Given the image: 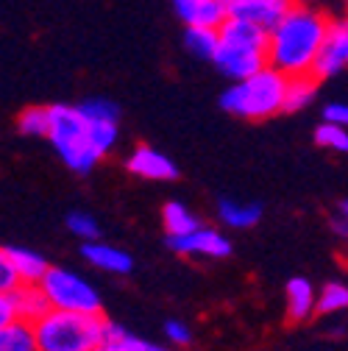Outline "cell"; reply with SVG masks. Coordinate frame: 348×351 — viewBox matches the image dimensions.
Listing matches in <instances>:
<instances>
[{"mask_svg":"<svg viewBox=\"0 0 348 351\" xmlns=\"http://www.w3.org/2000/svg\"><path fill=\"white\" fill-rule=\"evenodd\" d=\"M332 20L310 6L298 3L273 31L268 39V64L284 73L287 78L295 75H315V64L321 48L326 42Z\"/></svg>","mask_w":348,"mask_h":351,"instance_id":"6da1fadb","label":"cell"},{"mask_svg":"<svg viewBox=\"0 0 348 351\" xmlns=\"http://www.w3.org/2000/svg\"><path fill=\"white\" fill-rule=\"evenodd\" d=\"M290 78L279 73L276 67H265L251 78L232 81V86L221 95V106L245 120H268L279 112H284Z\"/></svg>","mask_w":348,"mask_h":351,"instance_id":"7a4b0ae2","label":"cell"},{"mask_svg":"<svg viewBox=\"0 0 348 351\" xmlns=\"http://www.w3.org/2000/svg\"><path fill=\"white\" fill-rule=\"evenodd\" d=\"M103 315L51 310L34 324L39 351H95L106 335Z\"/></svg>","mask_w":348,"mask_h":351,"instance_id":"3957f363","label":"cell"},{"mask_svg":"<svg viewBox=\"0 0 348 351\" xmlns=\"http://www.w3.org/2000/svg\"><path fill=\"white\" fill-rule=\"evenodd\" d=\"M48 140L73 173H90L101 162V154L95 151L90 137V123H86L78 106H64V104L51 106Z\"/></svg>","mask_w":348,"mask_h":351,"instance_id":"277c9868","label":"cell"},{"mask_svg":"<svg viewBox=\"0 0 348 351\" xmlns=\"http://www.w3.org/2000/svg\"><path fill=\"white\" fill-rule=\"evenodd\" d=\"M39 285H42V290H45L53 310L101 315V295L84 276H78L67 268L51 265V271L45 274V279H42Z\"/></svg>","mask_w":348,"mask_h":351,"instance_id":"5b68a950","label":"cell"},{"mask_svg":"<svg viewBox=\"0 0 348 351\" xmlns=\"http://www.w3.org/2000/svg\"><path fill=\"white\" fill-rule=\"evenodd\" d=\"M217 73H223L232 81H243L256 75L259 70L271 67L268 64V51H259V48H243V45H232V42L221 39V51L212 59Z\"/></svg>","mask_w":348,"mask_h":351,"instance_id":"8992f818","label":"cell"},{"mask_svg":"<svg viewBox=\"0 0 348 351\" xmlns=\"http://www.w3.org/2000/svg\"><path fill=\"white\" fill-rule=\"evenodd\" d=\"M167 245L176 254H187V256H209V259H223L232 254V243L223 232L217 229H195L190 234H179V237H167Z\"/></svg>","mask_w":348,"mask_h":351,"instance_id":"52a82bcc","label":"cell"},{"mask_svg":"<svg viewBox=\"0 0 348 351\" xmlns=\"http://www.w3.org/2000/svg\"><path fill=\"white\" fill-rule=\"evenodd\" d=\"M345 67H348V14L340 20H332L326 42L318 56V64H315V75L332 78V75L343 73Z\"/></svg>","mask_w":348,"mask_h":351,"instance_id":"ba28073f","label":"cell"},{"mask_svg":"<svg viewBox=\"0 0 348 351\" xmlns=\"http://www.w3.org/2000/svg\"><path fill=\"white\" fill-rule=\"evenodd\" d=\"M295 6L298 0H240V3L229 6V17H243L262 25L265 31H273Z\"/></svg>","mask_w":348,"mask_h":351,"instance_id":"9c48e42d","label":"cell"},{"mask_svg":"<svg viewBox=\"0 0 348 351\" xmlns=\"http://www.w3.org/2000/svg\"><path fill=\"white\" fill-rule=\"evenodd\" d=\"M173 12L187 28H221L229 20L223 0H173Z\"/></svg>","mask_w":348,"mask_h":351,"instance_id":"30bf717a","label":"cell"},{"mask_svg":"<svg viewBox=\"0 0 348 351\" xmlns=\"http://www.w3.org/2000/svg\"><path fill=\"white\" fill-rule=\"evenodd\" d=\"M125 167L134 176H140V179H151V182H170L179 176V167L170 162V156H164L162 151H156L151 145L134 148L132 156L125 159Z\"/></svg>","mask_w":348,"mask_h":351,"instance_id":"8fae6325","label":"cell"},{"mask_svg":"<svg viewBox=\"0 0 348 351\" xmlns=\"http://www.w3.org/2000/svg\"><path fill=\"white\" fill-rule=\"evenodd\" d=\"M81 254H84V259L90 262L92 268H101V271H106V274H132V268H134L132 254L120 251L117 245L98 243V240L84 243V245H81Z\"/></svg>","mask_w":348,"mask_h":351,"instance_id":"7c38bea8","label":"cell"},{"mask_svg":"<svg viewBox=\"0 0 348 351\" xmlns=\"http://www.w3.org/2000/svg\"><path fill=\"white\" fill-rule=\"evenodd\" d=\"M0 256L12 262L25 285H39L42 279H45V274L51 271V265L45 262V256L36 254V251H31V248H23V245H3Z\"/></svg>","mask_w":348,"mask_h":351,"instance_id":"4fadbf2b","label":"cell"},{"mask_svg":"<svg viewBox=\"0 0 348 351\" xmlns=\"http://www.w3.org/2000/svg\"><path fill=\"white\" fill-rule=\"evenodd\" d=\"M221 39L223 42H232V45H243V48L268 51L271 31H265L262 25H256L251 20H243V17H229L221 25Z\"/></svg>","mask_w":348,"mask_h":351,"instance_id":"5bb4252c","label":"cell"},{"mask_svg":"<svg viewBox=\"0 0 348 351\" xmlns=\"http://www.w3.org/2000/svg\"><path fill=\"white\" fill-rule=\"evenodd\" d=\"M287 315L293 321H307L318 310V293L307 276H295L287 282Z\"/></svg>","mask_w":348,"mask_h":351,"instance_id":"9a60e30c","label":"cell"},{"mask_svg":"<svg viewBox=\"0 0 348 351\" xmlns=\"http://www.w3.org/2000/svg\"><path fill=\"white\" fill-rule=\"evenodd\" d=\"M14 298H17L20 321H28V324H36L42 315H48L53 310L45 290H42V285H20L14 290Z\"/></svg>","mask_w":348,"mask_h":351,"instance_id":"2e32d148","label":"cell"},{"mask_svg":"<svg viewBox=\"0 0 348 351\" xmlns=\"http://www.w3.org/2000/svg\"><path fill=\"white\" fill-rule=\"evenodd\" d=\"M217 215H221V221L232 229H251L253 223H259V217H262V206L253 204V201L223 198L221 206H217Z\"/></svg>","mask_w":348,"mask_h":351,"instance_id":"e0dca14e","label":"cell"},{"mask_svg":"<svg viewBox=\"0 0 348 351\" xmlns=\"http://www.w3.org/2000/svg\"><path fill=\"white\" fill-rule=\"evenodd\" d=\"M0 351H39L34 324L14 321L0 326Z\"/></svg>","mask_w":348,"mask_h":351,"instance_id":"ac0fdd59","label":"cell"},{"mask_svg":"<svg viewBox=\"0 0 348 351\" xmlns=\"http://www.w3.org/2000/svg\"><path fill=\"white\" fill-rule=\"evenodd\" d=\"M162 221H164L167 237H179V234H190V232L201 229V221L182 201H167L162 209Z\"/></svg>","mask_w":348,"mask_h":351,"instance_id":"d6986e66","label":"cell"},{"mask_svg":"<svg viewBox=\"0 0 348 351\" xmlns=\"http://www.w3.org/2000/svg\"><path fill=\"white\" fill-rule=\"evenodd\" d=\"M318 75H295L287 84V98H284V112H301L307 109L315 95H318Z\"/></svg>","mask_w":348,"mask_h":351,"instance_id":"ffe728a7","label":"cell"},{"mask_svg":"<svg viewBox=\"0 0 348 351\" xmlns=\"http://www.w3.org/2000/svg\"><path fill=\"white\" fill-rule=\"evenodd\" d=\"M184 45L198 59H214L221 51V28H187Z\"/></svg>","mask_w":348,"mask_h":351,"instance_id":"44dd1931","label":"cell"},{"mask_svg":"<svg viewBox=\"0 0 348 351\" xmlns=\"http://www.w3.org/2000/svg\"><path fill=\"white\" fill-rule=\"evenodd\" d=\"M103 343H112V346H117L123 351H170V348H164L159 343H151V340H142V337L132 335L128 329H123L120 324H112V321L106 324Z\"/></svg>","mask_w":348,"mask_h":351,"instance_id":"7402d4cb","label":"cell"},{"mask_svg":"<svg viewBox=\"0 0 348 351\" xmlns=\"http://www.w3.org/2000/svg\"><path fill=\"white\" fill-rule=\"evenodd\" d=\"M17 128L25 137H48L51 131V106H28L17 117Z\"/></svg>","mask_w":348,"mask_h":351,"instance_id":"603a6c76","label":"cell"},{"mask_svg":"<svg viewBox=\"0 0 348 351\" xmlns=\"http://www.w3.org/2000/svg\"><path fill=\"white\" fill-rule=\"evenodd\" d=\"M348 310V285L345 282H326L318 293V313H343Z\"/></svg>","mask_w":348,"mask_h":351,"instance_id":"cb8c5ba5","label":"cell"},{"mask_svg":"<svg viewBox=\"0 0 348 351\" xmlns=\"http://www.w3.org/2000/svg\"><path fill=\"white\" fill-rule=\"evenodd\" d=\"M315 143L334 154H348V128L334 123H321L315 128Z\"/></svg>","mask_w":348,"mask_h":351,"instance_id":"d4e9b609","label":"cell"},{"mask_svg":"<svg viewBox=\"0 0 348 351\" xmlns=\"http://www.w3.org/2000/svg\"><path fill=\"white\" fill-rule=\"evenodd\" d=\"M86 123H90V120H86ZM90 137H92L95 151L101 156H106L117 145V137H120L117 123L114 120H95V123H90Z\"/></svg>","mask_w":348,"mask_h":351,"instance_id":"484cf974","label":"cell"},{"mask_svg":"<svg viewBox=\"0 0 348 351\" xmlns=\"http://www.w3.org/2000/svg\"><path fill=\"white\" fill-rule=\"evenodd\" d=\"M67 229H70L78 240H84V243H92V240H98V234H101L98 221H95L92 215H86V212H70V215H67Z\"/></svg>","mask_w":348,"mask_h":351,"instance_id":"4316f807","label":"cell"},{"mask_svg":"<svg viewBox=\"0 0 348 351\" xmlns=\"http://www.w3.org/2000/svg\"><path fill=\"white\" fill-rule=\"evenodd\" d=\"M78 109H81V114L90 120V123H95V120H120V109H117V104H112V101H106V98H90V101H84V104H78Z\"/></svg>","mask_w":348,"mask_h":351,"instance_id":"83f0119b","label":"cell"},{"mask_svg":"<svg viewBox=\"0 0 348 351\" xmlns=\"http://www.w3.org/2000/svg\"><path fill=\"white\" fill-rule=\"evenodd\" d=\"M164 335H167V340H170L173 346H190V340H192L190 326H187L184 321H176V318L164 324Z\"/></svg>","mask_w":348,"mask_h":351,"instance_id":"f1b7e54d","label":"cell"},{"mask_svg":"<svg viewBox=\"0 0 348 351\" xmlns=\"http://www.w3.org/2000/svg\"><path fill=\"white\" fill-rule=\"evenodd\" d=\"M20 285H25V282L20 279L17 268L12 265L9 259L0 256V290H3V293H12V290H17Z\"/></svg>","mask_w":348,"mask_h":351,"instance_id":"f546056e","label":"cell"},{"mask_svg":"<svg viewBox=\"0 0 348 351\" xmlns=\"http://www.w3.org/2000/svg\"><path fill=\"white\" fill-rule=\"evenodd\" d=\"M14 321H20L14 290H12V293H0V326H6V324H14Z\"/></svg>","mask_w":348,"mask_h":351,"instance_id":"4dcf8cb0","label":"cell"},{"mask_svg":"<svg viewBox=\"0 0 348 351\" xmlns=\"http://www.w3.org/2000/svg\"><path fill=\"white\" fill-rule=\"evenodd\" d=\"M323 123H334V125L348 128V104H340V101L329 104L323 109Z\"/></svg>","mask_w":348,"mask_h":351,"instance_id":"1f68e13d","label":"cell"},{"mask_svg":"<svg viewBox=\"0 0 348 351\" xmlns=\"http://www.w3.org/2000/svg\"><path fill=\"white\" fill-rule=\"evenodd\" d=\"M332 229H334V234L337 237H343V240H348V221H343V217L337 215L334 221H332Z\"/></svg>","mask_w":348,"mask_h":351,"instance_id":"d6a6232c","label":"cell"},{"mask_svg":"<svg viewBox=\"0 0 348 351\" xmlns=\"http://www.w3.org/2000/svg\"><path fill=\"white\" fill-rule=\"evenodd\" d=\"M337 215L343 217V221H348V201H343V204H340V209H337Z\"/></svg>","mask_w":348,"mask_h":351,"instance_id":"836d02e7","label":"cell"},{"mask_svg":"<svg viewBox=\"0 0 348 351\" xmlns=\"http://www.w3.org/2000/svg\"><path fill=\"white\" fill-rule=\"evenodd\" d=\"M95 351H123V348H117V346H112V343H101Z\"/></svg>","mask_w":348,"mask_h":351,"instance_id":"e575fe53","label":"cell"},{"mask_svg":"<svg viewBox=\"0 0 348 351\" xmlns=\"http://www.w3.org/2000/svg\"><path fill=\"white\" fill-rule=\"evenodd\" d=\"M223 3H226V6H234V3H240V0H223Z\"/></svg>","mask_w":348,"mask_h":351,"instance_id":"d590c367","label":"cell"},{"mask_svg":"<svg viewBox=\"0 0 348 351\" xmlns=\"http://www.w3.org/2000/svg\"><path fill=\"white\" fill-rule=\"evenodd\" d=\"M345 3H348V0H345Z\"/></svg>","mask_w":348,"mask_h":351,"instance_id":"8d00e7d4","label":"cell"}]
</instances>
